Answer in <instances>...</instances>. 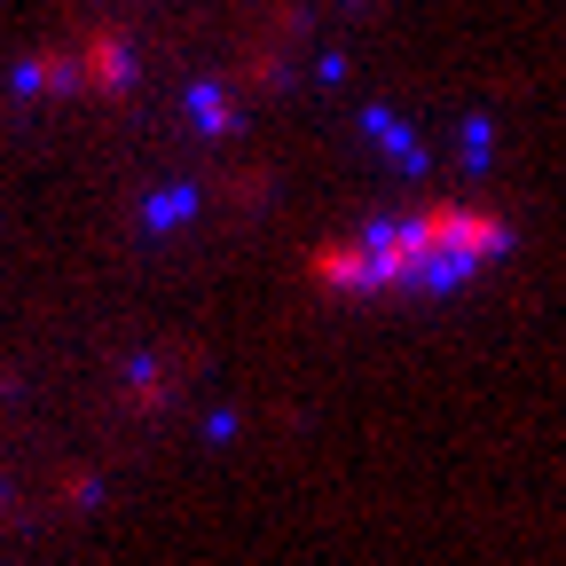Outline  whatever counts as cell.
I'll use <instances>...</instances> for the list:
<instances>
[{"label":"cell","instance_id":"1","mask_svg":"<svg viewBox=\"0 0 566 566\" xmlns=\"http://www.w3.org/2000/svg\"><path fill=\"white\" fill-rule=\"evenodd\" d=\"M512 252V221L488 205H424L409 221H378L363 237H338L315 252V283L338 300H441L480 268Z\"/></svg>","mask_w":566,"mask_h":566}]
</instances>
